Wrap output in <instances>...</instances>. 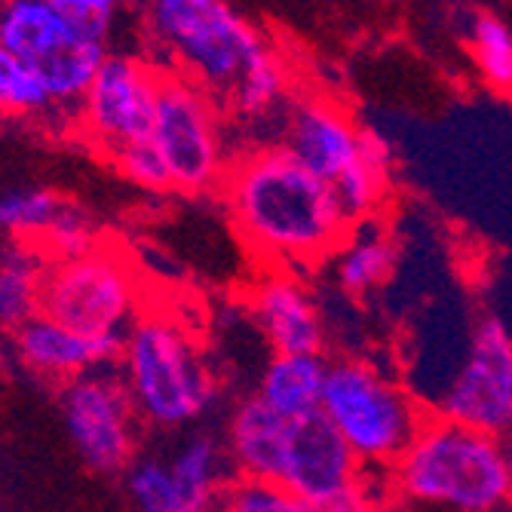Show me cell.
Listing matches in <instances>:
<instances>
[{
    "label": "cell",
    "mask_w": 512,
    "mask_h": 512,
    "mask_svg": "<svg viewBox=\"0 0 512 512\" xmlns=\"http://www.w3.org/2000/svg\"><path fill=\"white\" fill-rule=\"evenodd\" d=\"M53 105L40 77L7 46H0V111L10 114H40Z\"/></svg>",
    "instance_id": "obj_25"
},
{
    "label": "cell",
    "mask_w": 512,
    "mask_h": 512,
    "mask_svg": "<svg viewBox=\"0 0 512 512\" xmlns=\"http://www.w3.org/2000/svg\"><path fill=\"white\" fill-rule=\"evenodd\" d=\"M396 270V246L384 234H362L338 252V286L347 295H368Z\"/></svg>",
    "instance_id": "obj_20"
},
{
    "label": "cell",
    "mask_w": 512,
    "mask_h": 512,
    "mask_svg": "<svg viewBox=\"0 0 512 512\" xmlns=\"http://www.w3.org/2000/svg\"><path fill=\"white\" fill-rule=\"evenodd\" d=\"M74 37L80 34L50 0H7L0 7V46L16 53L28 68L40 65Z\"/></svg>",
    "instance_id": "obj_17"
},
{
    "label": "cell",
    "mask_w": 512,
    "mask_h": 512,
    "mask_svg": "<svg viewBox=\"0 0 512 512\" xmlns=\"http://www.w3.org/2000/svg\"><path fill=\"white\" fill-rule=\"evenodd\" d=\"M500 442H503V451H506V467H509V482H512V421H509L506 433L500 436Z\"/></svg>",
    "instance_id": "obj_31"
},
{
    "label": "cell",
    "mask_w": 512,
    "mask_h": 512,
    "mask_svg": "<svg viewBox=\"0 0 512 512\" xmlns=\"http://www.w3.org/2000/svg\"><path fill=\"white\" fill-rule=\"evenodd\" d=\"M111 160L129 181L138 184V188H145V191H169L172 188L169 169L151 138L148 142H135V145L120 148Z\"/></svg>",
    "instance_id": "obj_29"
},
{
    "label": "cell",
    "mask_w": 512,
    "mask_h": 512,
    "mask_svg": "<svg viewBox=\"0 0 512 512\" xmlns=\"http://www.w3.org/2000/svg\"><path fill=\"white\" fill-rule=\"evenodd\" d=\"M46 255L34 243H10L0 252V329L16 332L40 313Z\"/></svg>",
    "instance_id": "obj_18"
},
{
    "label": "cell",
    "mask_w": 512,
    "mask_h": 512,
    "mask_svg": "<svg viewBox=\"0 0 512 512\" xmlns=\"http://www.w3.org/2000/svg\"><path fill=\"white\" fill-rule=\"evenodd\" d=\"M46 258L53 261H71L80 255H89L96 249V221L89 218L80 206L62 200L56 218L46 227V234L34 243Z\"/></svg>",
    "instance_id": "obj_23"
},
{
    "label": "cell",
    "mask_w": 512,
    "mask_h": 512,
    "mask_svg": "<svg viewBox=\"0 0 512 512\" xmlns=\"http://www.w3.org/2000/svg\"><path fill=\"white\" fill-rule=\"evenodd\" d=\"M181 512H212L221 485V448L212 436H194L169 463Z\"/></svg>",
    "instance_id": "obj_19"
},
{
    "label": "cell",
    "mask_w": 512,
    "mask_h": 512,
    "mask_svg": "<svg viewBox=\"0 0 512 512\" xmlns=\"http://www.w3.org/2000/svg\"><path fill=\"white\" fill-rule=\"evenodd\" d=\"M123 381L135 411L154 427H181L218 396L212 371L184 325L169 313H142L123 338Z\"/></svg>",
    "instance_id": "obj_3"
},
{
    "label": "cell",
    "mask_w": 512,
    "mask_h": 512,
    "mask_svg": "<svg viewBox=\"0 0 512 512\" xmlns=\"http://www.w3.org/2000/svg\"><path fill=\"white\" fill-rule=\"evenodd\" d=\"M40 316L80 335H126L138 316L135 273L114 249L53 261L43 276Z\"/></svg>",
    "instance_id": "obj_6"
},
{
    "label": "cell",
    "mask_w": 512,
    "mask_h": 512,
    "mask_svg": "<svg viewBox=\"0 0 512 512\" xmlns=\"http://www.w3.org/2000/svg\"><path fill=\"white\" fill-rule=\"evenodd\" d=\"M473 56L482 77L512 96V31L497 16H479L473 22Z\"/></svg>",
    "instance_id": "obj_24"
},
{
    "label": "cell",
    "mask_w": 512,
    "mask_h": 512,
    "mask_svg": "<svg viewBox=\"0 0 512 512\" xmlns=\"http://www.w3.org/2000/svg\"><path fill=\"white\" fill-rule=\"evenodd\" d=\"M365 470H393L430 417L399 381L365 359L329 365L322 408Z\"/></svg>",
    "instance_id": "obj_4"
},
{
    "label": "cell",
    "mask_w": 512,
    "mask_h": 512,
    "mask_svg": "<svg viewBox=\"0 0 512 512\" xmlns=\"http://www.w3.org/2000/svg\"><path fill=\"white\" fill-rule=\"evenodd\" d=\"M50 4L68 19V25L80 37H86L92 43H105L111 16L120 0H50Z\"/></svg>",
    "instance_id": "obj_30"
},
{
    "label": "cell",
    "mask_w": 512,
    "mask_h": 512,
    "mask_svg": "<svg viewBox=\"0 0 512 512\" xmlns=\"http://www.w3.org/2000/svg\"><path fill=\"white\" fill-rule=\"evenodd\" d=\"M62 197L46 188H25L0 197V230L16 243H37L56 218Z\"/></svg>",
    "instance_id": "obj_21"
},
{
    "label": "cell",
    "mask_w": 512,
    "mask_h": 512,
    "mask_svg": "<svg viewBox=\"0 0 512 512\" xmlns=\"http://www.w3.org/2000/svg\"><path fill=\"white\" fill-rule=\"evenodd\" d=\"M393 494L417 506L497 512L512 500L500 436L430 417L390 470Z\"/></svg>",
    "instance_id": "obj_2"
},
{
    "label": "cell",
    "mask_w": 512,
    "mask_h": 512,
    "mask_svg": "<svg viewBox=\"0 0 512 512\" xmlns=\"http://www.w3.org/2000/svg\"><path fill=\"white\" fill-rule=\"evenodd\" d=\"M123 338L126 335H80L40 313L13 332L22 365L59 384H71L89 371L114 365L123 356Z\"/></svg>",
    "instance_id": "obj_12"
},
{
    "label": "cell",
    "mask_w": 512,
    "mask_h": 512,
    "mask_svg": "<svg viewBox=\"0 0 512 512\" xmlns=\"http://www.w3.org/2000/svg\"><path fill=\"white\" fill-rule=\"evenodd\" d=\"M387 181H390V172L375 163H368L365 157H359L347 172H341L332 181V191L338 197L344 218L350 224H356V221H365L375 215L387 194Z\"/></svg>",
    "instance_id": "obj_22"
},
{
    "label": "cell",
    "mask_w": 512,
    "mask_h": 512,
    "mask_svg": "<svg viewBox=\"0 0 512 512\" xmlns=\"http://www.w3.org/2000/svg\"><path fill=\"white\" fill-rule=\"evenodd\" d=\"M154 37L209 96H230L270 50L227 0H148Z\"/></svg>",
    "instance_id": "obj_5"
},
{
    "label": "cell",
    "mask_w": 512,
    "mask_h": 512,
    "mask_svg": "<svg viewBox=\"0 0 512 512\" xmlns=\"http://www.w3.org/2000/svg\"><path fill=\"white\" fill-rule=\"evenodd\" d=\"M371 512H393L390 506H378V509H371Z\"/></svg>",
    "instance_id": "obj_32"
},
{
    "label": "cell",
    "mask_w": 512,
    "mask_h": 512,
    "mask_svg": "<svg viewBox=\"0 0 512 512\" xmlns=\"http://www.w3.org/2000/svg\"><path fill=\"white\" fill-rule=\"evenodd\" d=\"M283 151L332 184L359 160V129L329 102H301L286 123Z\"/></svg>",
    "instance_id": "obj_14"
},
{
    "label": "cell",
    "mask_w": 512,
    "mask_h": 512,
    "mask_svg": "<svg viewBox=\"0 0 512 512\" xmlns=\"http://www.w3.org/2000/svg\"><path fill=\"white\" fill-rule=\"evenodd\" d=\"M151 142L160 151L172 188L206 194L221 188L227 163L218 111L206 89L181 74H160Z\"/></svg>",
    "instance_id": "obj_7"
},
{
    "label": "cell",
    "mask_w": 512,
    "mask_h": 512,
    "mask_svg": "<svg viewBox=\"0 0 512 512\" xmlns=\"http://www.w3.org/2000/svg\"><path fill=\"white\" fill-rule=\"evenodd\" d=\"M126 488L138 512H181V497L169 463L138 460L129 470Z\"/></svg>",
    "instance_id": "obj_27"
},
{
    "label": "cell",
    "mask_w": 512,
    "mask_h": 512,
    "mask_svg": "<svg viewBox=\"0 0 512 512\" xmlns=\"http://www.w3.org/2000/svg\"><path fill=\"white\" fill-rule=\"evenodd\" d=\"M329 365L322 353H276L258 384V399L270 405L286 421L316 414L322 408V390L329 378Z\"/></svg>",
    "instance_id": "obj_16"
},
{
    "label": "cell",
    "mask_w": 512,
    "mask_h": 512,
    "mask_svg": "<svg viewBox=\"0 0 512 512\" xmlns=\"http://www.w3.org/2000/svg\"><path fill=\"white\" fill-rule=\"evenodd\" d=\"M160 74L126 56H108L83 96V126L92 145L117 154L126 145L148 142L157 114Z\"/></svg>",
    "instance_id": "obj_10"
},
{
    "label": "cell",
    "mask_w": 512,
    "mask_h": 512,
    "mask_svg": "<svg viewBox=\"0 0 512 512\" xmlns=\"http://www.w3.org/2000/svg\"><path fill=\"white\" fill-rule=\"evenodd\" d=\"M362 482V463L338 436L322 411L286 424L276 485L292 491L313 509L332 503Z\"/></svg>",
    "instance_id": "obj_11"
},
{
    "label": "cell",
    "mask_w": 512,
    "mask_h": 512,
    "mask_svg": "<svg viewBox=\"0 0 512 512\" xmlns=\"http://www.w3.org/2000/svg\"><path fill=\"white\" fill-rule=\"evenodd\" d=\"M221 194L243 243L270 270L319 264L350 234L329 181L283 148H261L224 172Z\"/></svg>",
    "instance_id": "obj_1"
},
{
    "label": "cell",
    "mask_w": 512,
    "mask_h": 512,
    "mask_svg": "<svg viewBox=\"0 0 512 512\" xmlns=\"http://www.w3.org/2000/svg\"><path fill=\"white\" fill-rule=\"evenodd\" d=\"M249 313L276 353H322L325 319L292 270H267L249 289Z\"/></svg>",
    "instance_id": "obj_13"
},
{
    "label": "cell",
    "mask_w": 512,
    "mask_h": 512,
    "mask_svg": "<svg viewBox=\"0 0 512 512\" xmlns=\"http://www.w3.org/2000/svg\"><path fill=\"white\" fill-rule=\"evenodd\" d=\"M286 92V74L283 65L276 62L273 53L261 56L237 83V89L230 92V102H234V111L243 117H261L267 114Z\"/></svg>",
    "instance_id": "obj_26"
},
{
    "label": "cell",
    "mask_w": 512,
    "mask_h": 512,
    "mask_svg": "<svg viewBox=\"0 0 512 512\" xmlns=\"http://www.w3.org/2000/svg\"><path fill=\"white\" fill-rule=\"evenodd\" d=\"M62 414L74 448L96 473L114 476L132 463L138 411L114 365L96 368L65 384Z\"/></svg>",
    "instance_id": "obj_8"
},
{
    "label": "cell",
    "mask_w": 512,
    "mask_h": 512,
    "mask_svg": "<svg viewBox=\"0 0 512 512\" xmlns=\"http://www.w3.org/2000/svg\"><path fill=\"white\" fill-rule=\"evenodd\" d=\"M286 424H289L286 417L276 414L258 396L246 399L234 411V417H230V430H227V451L243 479L276 485Z\"/></svg>",
    "instance_id": "obj_15"
},
{
    "label": "cell",
    "mask_w": 512,
    "mask_h": 512,
    "mask_svg": "<svg viewBox=\"0 0 512 512\" xmlns=\"http://www.w3.org/2000/svg\"><path fill=\"white\" fill-rule=\"evenodd\" d=\"M436 417L503 436L512 421V338L500 319H482L467 359L436 402Z\"/></svg>",
    "instance_id": "obj_9"
},
{
    "label": "cell",
    "mask_w": 512,
    "mask_h": 512,
    "mask_svg": "<svg viewBox=\"0 0 512 512\" xmlns=\"http://www.w3.org/2000/svg\"><path fill=\"white\" fill-rule=\"evenodd\" d=\"M221 512H316V509L279 485L240 479L230 488H224Z\"/></svg>",
    "instance_id": "obj_28"
}]
</instances>
